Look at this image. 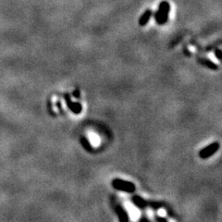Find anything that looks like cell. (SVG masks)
<instances>
[{"label":"cell","instance_id":"obj_4","mask_svg":"<svg viewBox=\"0 0 222 222\" xmlns=\"http://www.w3.org/2000/svg\"><path fill=\"white\" fill-rule=\"evenodd\" d=\"M131 201L132 203L134 204L138 208H141V209H144L147 206V202L145 201L144 199H143L142 197L138 196V195H134V196H132L131 198Z\"/></svg>","mask_w":222,"mask_h":222},{"label":"cell","instance_id":"obj_1","mask_svg":"<svg viewBox=\"0 0 222 222\" xmlns=\"http://www.w3.org/2000/svg\"><path fill=\"white\" fill-rule=\"evenodd\" d=\"M170 10V6L167 1H163L160 3L158 10L154 14V19L159 25H163L168 21V12Z\"/></svg>","mask_w":222,"mask_h":222},{"label":"cell","instance_id":"obj_5","mask_svg":"<svg viewBox=\"0 0 222 222\" xmlns=\"http://www.w3.org/2000/svg\"><path fill=\"white\" fill-rule=\"evenodd\" d=\"M115 210H116V213L119 217V219L121 221V222H127L129 221V217H128V214L127 212L123 209V207L121 206H117L115 207Z\"/></svg>","mask_w":222,"mask_h":222},{"label":"cell","instance_id":"obj_7","mask_svg":"<svg viewBox=\"0 0 222 222\" xmlns=\"http://www.w3.org/2000/svg\"><path fill=\"white\" fill-rule=\"evenodd\" d=\"M199 62H201L202 64H204L205 66H207L208 68L212 69V70H217V65L215 64L213 61L209 60V59H206V58H201L199 59Z\"/></svg>","mask_w":222,"mask_h":222},{"label":"cell","instance_id":"obj_8","mask_svg":"<svg viewBox=\"0 0 222 222\" xmlns=\"http://www.w3.org/2000/svg\"><path fill=\"white\" fill-rule=\"evenodd\" d=\"M82 144H83V146L85 147V149L86 150H92V146H91V144H90V143H89V141L86 139V138H82Z\"/></svg>","mask_w":222,"mask_h":222},{"label":"cell","instance_id":"obj_3","mask_svg":"<svg viewBox=\"0 0 222 222\" xmlns=\"http://www.w3.org/2000/svg\"><path fill=\"white\" fill-rule=\"evenodd\" d=\"M218 148H219V144L218 143H213V144L206 146L205 148H203L201 151H200L199 152V157L203 159L209 158L215 153L217 152Z\"/></svg>","mask_w":222,"mask_h":222},{"label":"cell","instance_id":"obj_9","mask_svg":"<svg viewBox=\"0 0 222 222\" xmlns=\"http://www.w3.org/2000/svg\"><path fill=\"white\" fill-rule=\"evenodd\" d=\"M215 55H216V57H217V59L222 60V51H221V50H219V49H216V50H215Z\"/></svg>","mask_w":222,"mask_h":222},{"label":"cell","instance_id":"obj_2","mask_svg":"<svg viewBox=\"0 0 222 222\" xmlns=\"http://www.w3.org/2000/svg\"><path fill=\"white\" fill-rule=\"evenodd\" d=\"M112 186L119 191H123L126 193H133L135 191V185L133 184L130 182H127V181H123L120 179H114L112 181Z\"/></svg>","mask_w":222,"mask_h":222},{"label":"cell","instance_id":"obj_6","mask_svg":"<svg viewBox=\"0 0 222 222\" xmlns=\"http://www.w3.org/2000/svg\"><path fill=\"white\" fill-rule=\"evenodd\" d=\"M152 15H153L152 10H151V9H147V10L142 15V17L139 19V24H140L141 26H144V25L147 23V22L149 21V19H151Z\"/></svg>","mask_w":222,"mask_h":222},{"label":"cell","instance_id":"obj_11","mask_svg":"<svg viewBox=\"0 0 222 222\" xmlns=\"http://www.w3.org/2000/svg\"><path fill=\"white\" fill-rule=\"evenodd\" d=\"M73 95H74V96H75V97H77V98H78V97H79V91L74 92V93H73Z\"/></svg>","mask_w":222,"mask_h":222},{"label":"cell","instance_id":"obj_10","mask_svg":"<svg viewBox=\"0 0 222 222\" xmlns=\"http://www.w3.org/2000/svg\"><path fill=\"white\" fill-rule=\"evenodd\" d=\"M155 220L158 221V222H167V218L162 217H155Z\"/></svg>","mask_w":222,"mask_h":222}]
</instances>
